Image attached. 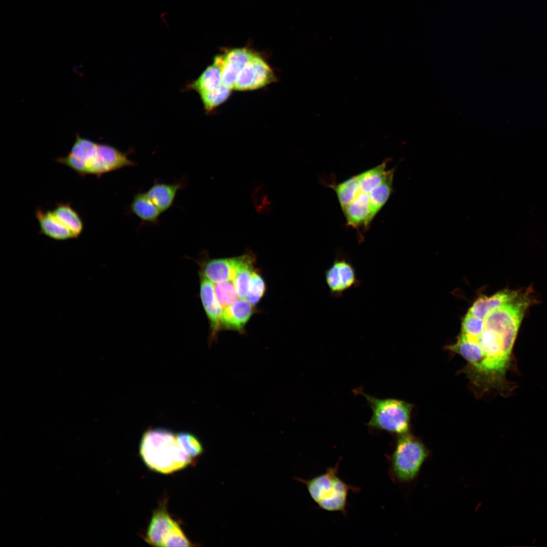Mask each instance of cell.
I'll list each match as a JSON object with an SVG mask.
<instances>
[{"label": "cell", "instance_id": "cell-1", "mask_svg": "<svg viewBox=\"0 0 547 547\" xmlns=\"http://www.w3.org/2000/svg\"><path fill=\"white\" fill-rule=\"evenodd\" d=\"M139 452L149 468L163 474L181 470L192 461L179 447L176 434L163 427L149 428L143 434Z\"/></svg>", "mask_w": 547, "mask_h": 547}, {"label": "cell", "instance_id": "cell-2", "mask_svg": "<svg viewBox=\"0 0 547 547\" xmlns=\"http://www.w3.org/2000/svg\"><path fill=\"white\" fill-rule=\"evenodd\" d=\"M372 415L367 425L399 435L409 433L412 405L395 399H378L361 393Z\"/></svg>", "mask_w": 547, "mask_h": 547}, {"label": "cell", "instance_id": "cell-3", "mask_svg": "<svg viewBox=\"0 0 547 547\" xmlns=\"http://www.w3.org/2000/svg\"><path fill=\"white\" fill-rule=\"evenodd\" d=\"M428 455L424 445L409 433L398 436L390 459L394 477L405 482L414 479Z\"/></svg>", "mask_w": 547, "mask_h": 547}, {"label": "cell", "instance_id": "cell-4", "mask_svg": "<svg viewBox=\"0 0 547 547\" xmlns=\"http://www.w3.org/2000/svg\"><path fill=\"white\" fill-rule=\"evenodd\" d=\"M128 154L110 145L98 143L96 150L84 165L83 176L94 175L100 177L104 173L135 165Z\"/></svg>", "mask_w": 547, "mask_h": 547}, {"label": "cell", "instance_id": "cell-5", "mask_svg": "<svg viewBox=\"0 0 547 547\" xmlns=\"http://www.w3.org/2000/svg\"><path fill=\"white\" fill-rule=\"evenodd\" d=\"M324 274L326 283L333 297L340 298L346 291L361 285L350 259L340 253L337 254Z\"/></svg>", "mask_w": 547, "mask_h": 547}, {"label": "cell", "instance_id": "cell-6", "mask_svg": "<svg viewBox=\"0 0 547 547\" xmlns=\"http://www.w3.org/2000/svg\"><path fill=\"white\" fill-rule=\"evenodd\" d=\"M247 255L207 260L202 264L200 272L214 284L232 280L237 270L245 261Z\"/></svg>", "mask_w": 547, "mask_h": 547}, {"label": "cell", "instance_id": "cell-7", "mask_svg": "<svg viewBox=\"0 0 547 547\" xmlns=\"http://www.w3.org/2000/svg\"><path fill=\"white\" fill-rule=\"evenodd\" d=\"M200 276V296L209 320L211 328V340L215 339L220 330V321L223 309L218 302L214 292V284L202 272Z\"/></svg>", "mask_w": 547, "mask_h": 547}, {"label": "cell", "instance_id": "cell-8", "mask_svg": "<svg viewBox=\"0 0 547 547\" xmlns=\"http://www.w3.org/2000/svg\"><path fill=\"white\" fill-rule=\"evenodd\" d=\"M254 305L246 298H238L223 310L220 329H225L243 332L246 324L254 312Z\"/></svg>", "mask_w": 547, "mask_h": 547}, {"label": "cell", "instance_id": "cell-9", "mask_svg": "<svg viewBox=\"0 0 547 547\" xmlns=\"http://www.w3.org/2000/svg\"><path fill=\"white\" fill-rule=\"evenodd\" d=\"M166 503H162L153 511L146 531V541L155 546H162L164 536L178 524L169 514Z\"/></svg>", "mask_w": 547, "mask_h": 547}, {"label": "cell", "instance_id": "cell-10", "mask_svg": "<svg viewBox=\"0 0 547 547\" xmlns=\"http://www.w3.org/2000/svg\"><path fill=\"white\" fill-rule=\"evenodd\" d=\"M339 462L334 466L329 467L326 472L309 480L300 478L296 479L306 486L308 493L317 503L327 496L332 491L336 479Z\"/></svg>", "mask_w": 547, "mask_h": 547}, {"label": "cell", "instance_id": "cell-11", "mask_svg": "<svg viewBox=\"0 0 547 547\" xmlns=\"http://www.w3.org/2000/svg\"><path fill=\"white\" fill-rule=\"evenodd\" d=\"M347 224L353 227L367 226L372 221L369 193L358 190L354 200L342 209Z\"/></svg>", "mask_w": 547, "mask_h": 547}, {"label": "cell", "instance_id": "cell-12", "mask_svg": "<svg viewBox=\"0 0 547 547\" xmlns=\"http://www.w3.org/2000/svg\"><path fill=\"white\" fill-rule=\"evenodd\" d=\"M35 215L41 234L56 240L74 238L71 231L55 217L52 211H44L41 208H38Z\"/></svg>", "mask_w": 547, "mask_h": 547}, {"label": "cell", "instance_id": "cell-13", "mask_svg": "<svg viewBox=\"0 0 547 547\" xmlns=\"http://www.w3.org/2000/svg\"><path fill=\"white\" fill-rule=\"evenodd\" d=\"M520 291L505 289L488 297L481 296L473 303L468 312L477 317L484 319L493 309L515 298Z\"/></svg>", "mask_w": 547, "mask_h": 547}, {"label": "cell", "instance_id": "cell-14", "mask_svg": "<svg viewBox=\"0 0 547 547\" xmlns=\"http://www.w3.org/2000/svg\"><path fill=\"white\" fill-rule=\"evenodd\" d=\"M183 186L182 182L172 184L155 182L146 193L160 211L163 213L171 207L177 191Z\"/></svg>", "mask_w": 547, "mask_h": 547}, {"label": "cell", "instance_id": "cell-15", "mask_svg": "<svg viewBox=\"0 0 547 547\" xmlns=\"http://www.w3.org/2000/svg\"><path fill=\"white\" fill-rule=\"evenodd\" d=\"M349 490L357 491L358 489L347 484L338 477L330 493L317 504L324 510L341 512L345 514L347 497Z\"/></svg>", "mask_w": 547, "mask_h": 547}, {"label": "cell", "instance_id": "cell-16", "mask_svg": "<svg viewBox=\"0 0 547 547\" xmlns=\"http://www.w3.org/2000/svg\"><path fill=\"white\" fill-rule=\"evenodd\" d=\"M221 67V62L214 59L213 64L189 85L190 88L196 90L199 94L216 89L222 85Z\"/></svg>", "mask_w": 547, "mask_h": 547}, {"label": "cell", "instance_id": "cell-17", "mask_svg": "<svg viewBox=\"0 0 547 547\" xmlns=\"http://www.w3.org/2000/svg\"><path fill=\"white\" fill-rule=\"evenodd\" d=\"M130 209L134 214L142 221L153 224L158 222L161 213L146 192L135 194Z\"/></svg>", "mask_w": 547, "mask_h": 547}, {"label": "cell", "instance_id": "cell-18", "mask_svg": "<svg viewBox=\"0 0 547 547\" xmlns=\"http://www.w3.org/2000/svg\"><path fill=\"white\" fill-rule=\"evenodd\" d=\"M52 212L55 217L71 231L74 238H78L83 230V222L70 203H58Z\"/></svg>", "mask_w": 547, "mask_h": 547}, {"label": "cell", "instance_id": "cell-19", "mask_svg": "<svg viewBox=\"0 0 547 547\" xmlns=\"http://www.w3.org/2000/svg\"><path fill=\"white\" fill-rule=\"evenodd\" d=\"M394 171L390 170L384 180L369 193L372 219L386 202L392 191Z\"/></svg>", "mask_w": 547, "mask_h": 547}, {"label": "cell", "instance_id": "cell-20", "mask_svg": "<svg viewBox=\"0 0 547 547\" xmlns=\"http://www.w3.org/2000/svg\"><path fill=\"white\" fill-rule=\"evenodd\" d=\"M386 162L358 175L359 190L369 193L386 178L390 170H386Z\"/></svg>", "mask_w": 547, "mask_h": 547}, {"label": "cell", "instance_id": "cell-21", "mask_svg": "<svg viewBox=\"0 0 547 547\" xmlns=\"http://www.w3.org/2000/svg\"><path fill=\"white\" fill-rule=\"evenodd\" d=\"M253 261L252 256L248 255L245 261L237 270L232 280L240 298H246L247 295L254 271Z\"/></svg>", "mask_w": 547, "mask_h": 547}, {"label": "cell", "instance_id": "cell-22", "mask_svg": "<svg viewBox=\"0 0 547 547\" xmlns=\"http://www.w3.org/2000/svg\"><path fill=\"white\" fill-rule=\"evenodd\" d=\"M333 188L336 193L342 209L351 203L356 196L359 190L358 175L333 186Z\"/></svg>", "mask_w": 547, "mask_h": 547}, {"label": "cell", "instance_id": "cell-23", "mask_svg": "<svg viewBox=\"0 0 547 547\" xmlns=\"http://www.w3.org/2000/svg\"><path fill=\"white\" fill-rule=\"evenodd\" d=\"M176 439L181 449L191 458L198 457L203 454V445L193 434L181 432L176 434Z\"/></svg>", "mask_w": 547, "mask_h": 547}, {"label": "cell", "instance_id": "cell-24", "mask_svg": "<svg viewBox=\"0 0 547 547\" xmlns=\"http://www.w3.org/2000/svg\"><path fill=\"white\" fill-rule=\"evenodd\" d=\"M214 289L216 298L223 310L239 298L232 280L214 284Z\"/></svg>", "mask_w": 547, "mask_h": 547}, {"label": "cell", "instance_id": "cell-25", "mask_svg": "<svg viewBox=\"0 0 547 547\" xmlns=\"http://www.w3.org/2000/svg\"><path fill=\"white\" fill-rule=\"evenodd\" d=\"M254 62L256 74L252 90L262 88L275 81L272 69L261 57L256 54Z\"/></svg>", "mask_w": 547, "mask_h": 547}, {"label": "cell", "instance_id": "cell-26", "mask_svg": "<svg viewBox=\"0 0 547 547\" xmlns=\"http://www.w3.org/2000/svg\"><path fill=\"white\" fill-rule=\"evenodd\" d=\"M256 55V54L255 53L252 58L241 69L235 83L234 90L240 91L252 90L256 74L254 62Z\"/></svg>", "mask_w": 547, "mask_h": 547}, {"label": "cell", "instance_id": "cell-27", "mask_svg": "<svg viewBox=\"0 0 547 547\" xmlns=\"http://www.w3.org/2000/svg\"><path fill=\"white\" fill-rule=\"evenodd\" d=\"M231 89L221 85L216 89L200 94L204 106L207 111H211L225 101L229 96Z\"/></svg>", "mask_w": 547, "mask_h": 547}, {"label": "cell", "instance_id": "cell-28", "mask_svg": "<svg viewBox=\"0 0 547 547\" xmlns=\"http://www.w3.org/2000/svg\"><path fill=\"white\" fill-rule=\"evenodd\" d=\"M223 63L221 68V84L224 86L232 90L233 89L239 74L244 66L236 62L225 60L223 55Z\"/></svg>", "mask_w": 547, "mask_h": 547}, {"label": "cell", "instance_id": "cell-29", "mask_svg": "<svg viewBox=\"0 0 547 547\" xmlns=\"http://www.w3.org/2000/svg\"><path fill=\"white\" fill-rule=\"evenodd\" d=\"M265 289L262 278L257 272L253 271L246 300L252 305H255L263 296Z\"/></svg>", "mask_w": 547, "mask_h": 547}, {"label": "cell", "instance_id": "cell-30", "mask_svg": "<svg viewBox=\"0 0 547 547\" xmlns=\"http://www.w3.org/2000/svg\"><path fill=\"white\" fill-rule=\"evenodd\" d=\"M191 542L187 539L178 523L164 536L162 546H190Z\"/></svg>", "mask_w": 547, "mask_h": 547}]
</instances>
